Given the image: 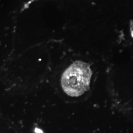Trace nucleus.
Returning a JSON list of instances; mask_svg holds the SVG:
<instances>
[{"label":"nucleus","instance_id":"1","mask_svg":"<svg viewBox=\"0 0 133 133\" xmlns=\"http://www.w3.org/2000/svg\"><path fill=\"white\" fill-rule=\"evenodd\" d=\"M92 71L85 62H74L63 72L61 83L64 92L76 97L83 94L89 89Z\"/></svg>","mask_w":133,"mask_h":133},{"label":"nucleus","instance_id":"2","mask_svg":"<svg viewBox=\"0 0 133 133\" xmlns=\"http://www.w3.org/2000/svg\"><path fill=\"white\" fill-rule=\"evenodd\" d=\"M129 27H130V31L131 35L133 38V19L130 20L129 23Z\"/></svg>","mask_w":133,"mask_h":133}]
</instances>
